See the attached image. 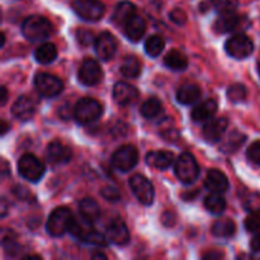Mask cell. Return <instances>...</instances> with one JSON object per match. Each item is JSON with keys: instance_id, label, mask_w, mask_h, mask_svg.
Returning <instances> with one entry per match:
<instances>
[{"instance_id": "obj_13", "label": "cell", "mask_w": 260, "mask_h": 260, "mask_svg": "<svg viewBox=\"0 0 260 260\" xmlns=\"http://www.w3.org/2000/svg\"><path fill=\"white\" fill-rule=\"evenodd\" d=\"M95 51L102 60H111L117 51L116 37L109 32H102L95 40Z\"/></svg>"}, {"instance_id": "obj_10", "label": "cell", "mask_w": 260, "mask_h": 260, "mask_svg": "<svg viewBox=\"0 0 260 260\" xmlns=\"http://www.w3.org/2000/svg\"><path fill=\"white\" fill-rule=\"evenodd\" d=\"M73 8L79 17L89 22L99 20L104 14V5L99 0H74Z\"/></svg>"}, {"instance_id": "obj_44", "label": "cell", "mask_w": 260, "mask_h": 260, "mask_svg": "<svg viewBox=\"0 0 260 260\" xmlns=\"http://www.w3.org/2000/svg\"><path fill=\"white\" fill-rule=\"evenodd\" d=\"M161 221H162V223H164V225H167V226L174 225V222H175V221H174V216H173V213L169 212V211H167V212H165L164 215H162Z\"/></svg>"}, {"instance_id": "obj_1", "label": "cell", "mask_w": 260, "mask_h": 260, "mask_svg": "<svg viewBox=\"0 0 260 260\" xmlns=\"http://www.w3.org/2000/svg\"><path fill=\"white\" fill-rule=\"evenodd\" d=\"M52 30V24L42 15H30L25 18L22 25V33L30 42L46 40Z\"/></svg>"}, {"instance_id": "obj_38", "label": "cell", "mask_w": 260, "mask_h": 260, "mask_svg": "<svg viewBox=\"0 0 260 260\" xmlns=\"http://www.w3.org/2000/svg\"><path fill=\"white\" fill-rule=\"evenodd\" d=\"M101 196L108 202H118L121 194H119L118 189H116L114 187H104L102 188Z\"/></svg>"}, {"instance_id": "obj_8", "label": "cell", "mask_w": 260, "mask_h": 260, "mask_svg": "<svg viewBox=\"0 0 260 260\" xmlns=\"http://www.w3.org/2000/svg\"><path fill=\"white\" fill-rule=\"evenodd\" d=\"M35 86L38 93L46 98H53L57 96L62 91V81L55 75L47 73H40L35 78Z\"/></svg>"}, {"instance_id": "obj_46", "label": "cell", "mask_w": 260, "mask_h": 260, "mask_svg": "<svg viewBox=\"0 0 260 260\" xmlns=\"http://www.w3.org/2000/svg\"><path fill=\"white\" fill-rule=\"evenodd\" d=\"M14 194L18 196V198H20V200H24L25 196H28L29 193H28L27 188L18 187V185H17V187H15V189H14Z\"/></svg>"}, {"instance_id": "obj_33", "label": "cell", "mask_w": 260, "mask_h": 260, "mask_svg": "<svg viewBox=\"0 0 260 260\" xmlns=\"http://www.w3.org/2000/svg\"><path fill=\"white\" fill-rule=\"evenodd\" d=\"M165 47V41L164 38L160 37V36H151L146 40L145 42V51L149 56L151 57H157L160 53L162 52Z\"/></svg>"}, {"instance_id": "obj_35", "label": "cell", "mask_w": 260, "mask_h": 260, "mask_svg": "<svg viewBox=\"0 0 260 260\" xmlns=\"http://www.w3.org/2000/svg\"><path fill=\"white\" fill-rule=\"evenodd\" d=\"M228 98L234 103H240L246 99V88L243 84H234L228 89Z\"/></svg>"}, {"instance_id": "obj_36", "label": "cell", "mask_w": 260, "mask_h": 260, "mask_svg": "<svg viewBox=\"0 0 260 260\" xmlns=\"http://www.w3.org/2000/svg\"><path fill=\"white\" fill-rule=\"evenodd\" d=\"M212 4L217 12L229 13L238 8L239 0H212Z\"/></svg>"}, {"instance_id": "obj_21", "label": "cell", "mask_w": 260, "mask_h": 260, "mask_svg": "<svg viewBox=\"0 0 260 260\" xmlns=\"http://www.w3.org/2000/svg\"><path fill=\"white\" fill-rule=\"evenodd\" d=\"M124 35L127 36L129 41L132 42H137V41L141 40L145 35V30H146V23L142 19V17L135 14L128 22L124 24Z\"/></svg>"}, {"instance_id": "obj_45", "label": "cell", "mask_w": 260, "mask_h": 260, "mask_svg": "<svg viewBox=\"0 0 260 260\" xmlns=\"http://www.w3.org/2000/svg\"><path fill=\"white\" fill-rule=\"evenodd\" d=\"M250 248L254 253H260V234L254 236L253 240L250 241Z\"/></svg>"}, {"instance_id": "obj_26", "label": "cell", "mask_w": 260, "mask_h": 260, "mask_svg": "<svg viewBox=\"0 0 260 260\" xmlns=\"http://www.w3.org/2000/svg\"><path fill=\"white\" fill-rule=\"evenodd\" d=\"M35 57L37 60V62L43 63V65H47V63L53 62L57 57V48L53 43L46 42L42 43L40 47H37L35 52Z\"/></svg>"}, {"instance_id": "obj_9", "label": "cell", "mask_w": 260, "mask_h": 260, "mask_svg": "<svg viewBox=\"0 0 260 260\" xmlns=\"http://www.w3.org/2000/svg\"><path fill=\"white\" fill-rule=\"evenodd\" d=\"M139 161V152L131 145H123L112 155V164L121 172H128Z\"/></svg>"}, {"instance_id": "obj_27", "label": "cell", "mask_w": 260, "mask_h": 260, "mask_svg": "<svg viewBox=\"0 0 260 260\" xmlns=\"http://www.w3.org/2000/svg\"><path fill=\"white\" fill-rule=\"evenodd\" d=\"M164 63L167 68H169L170 70L180 71L184 70L188 66V60L185 57V55H183L180 51L178 50H172L170 52H168L164 57Z\"/></svg>"}, {"instance_id": "obj_52", "label": "cell", "mask_w": 260, "mask_h": 260, "mask_svg": "<svg viewBox=\"0 0 260 260\" xmlns=\"http://www.w3.org/2000/svg\"><path fill=\"white\" fill-rule=\"evenodd\" d=\"M24 259H41V256H38V255H27V256H24Z\"/></svg>"}, {"instance_id": "obj_28", "label": "cell", "mask_w": 260, "mask_h": 260, "mask_svg": "<svg viewBox=\"0 0 260 260\" xmlns=\"http://www.w3.org/2000/svg\"><path fill=\"white\" fill-rule=\"evenodd\" d=\"M236 226L230 218L217 220L212 226V234L217 238H231L235 234Z\"/></svg>"}, {"instance_id": "obj_15", "label": "cell", "mask_w": 260, "mask_h": 260, "mask_svg": "<svg viewBox=\"0 0 260 260\" xmlns=\"http://www.w3.org/2000/svg\"><path fill=\"white\" fill-rule=\"evenodd\" d=\"M36 102L27 95H22L13 103L12 114L20 121H28L36 113Z\"/></svg>"}, {"instance_id": "obj_16", "label": "cell", "mask_w": 260, "mask_h": 260, "mask_svg": "<svg viewBox=\"0 0 260 260\" xmlns=\"http://www.w3.org/2000/svg\"><path fill=\"white\" fill-rule=\"evenodd\" d=\"M107 239L116 245H126L129 241V231L124 222L121 220H114L107 226Z\"/></svg>"}, {"instance_id": "obj_47", "label": "cell", "mask_w": 260, "mask_h": 260, "mask_svg": "<svg viewBox=\"0 0 260 260\" xmlns=\"http://www.w3.org/2000/svg\"><path fill=\"white\" fill-rule=\"evenodd\" d=\"M222 256H223L222 253L215 250V251H210V253L205 254V255H203V258H205V259H221Z\"/></svg>"}, {"instance_id": "obj_49", "label": "cell", "mask_w": 260, "mask_h": 260, "mask_svg": "<svg viewBox=\"0 0 260 260\" xmlns=\"http://www.w3.org/2000/svg\"><path fill=\"white\" fill-rule=\"evenodd\" d=\"M91 258L93 259H107V256L104 255L103 253H101V251H95V253L91 255Z\"/></svg>"}, {"instance_id": "obj_24", "label": "cell", "mask_w": 260, "mask_h": 260, "mask_svg": "<svg viewBox=\"0 0 260 260\" xmlns=\"http://www.w3.org/2000/svg\"><path fill=\"white\" fill-rule=\"evenodd\" d=\"M136 14V8L132 3L129 2H122L116 7L113 13V22L116 23L118 27H122L131 19L134 15Z\"/></svg>"}, {"instance_id": "obj_22", "label": "cell", "mask_w": 260, "mask_h": 260, "mask_svg": "<svg viewBox=\"0 0 260 260\" xmlns=\"http://www.w3.org/2000/svg\"><path fill=\"white\" fill-rule=\"evenodd\" d=\"M146 162L152 168H156L159 170H167L174 162V154L170 151H151L147 154Z\"/></svg>"}, {"instance_id": "obj_7", "label": "cell", "mask_w": 260, "mask_h": 260, "mask_svg": "<svg viewBox=\"0 0 260 260\" xmlns=\"http://www.w3.org/2000/svg\"><path fill=\"white\" fill-rule=\"evenodd\" d=\"M129 187H131V190L135 194V197H136L142 205H152L155 197V190L147 178H145L144 175L140 174L132 175L131 179H129Z\"/></svg>"}, {"instance_id": "obj_20", "label": "cell", "mask_w": 260, "mask_h": 260, "mask_svg": "<svg viewBox=\"0 0 260 260\" xmlns=\"http://www.w3.org/2000/svg\"><path fill=\"white\" fill-rule=\"evenodd\" d=\"M217 102L215 99H207L203 103L198 104L192 111V119L194 122H207L212 119L217 112Z\"/></svg>"}, {"instance_id": "obj_25", "label": "cell", "mask_w": 260, "mask_h": 260, "mask_svg": "<svg viewBox=\"0 0 260 260\" xmlns=\"http://www.w3.org/2000/svg\"><path fill=\"white\" fill-rule=\"evenodd\" d=\"M201 98V89L196 84H184L180 86L177 91V99L180 104H189L196 103Z\"/></svg>"}, {"instance_id": "obj_5", "label": "cell", "mask_w": 260, "mask_h": 260, "mask_svg": "<svg viewBox=\"0 0 260 260\" xmlns=\"http://www.w3.org/2000/svg\"><path fill=\"white\" fill-rule=\"evenodd\" d=\"M18 172L28 182H38L45 174V165L32 154H24L18 161Z\"/></svg>"}, {"instance_id": "obj_4", "label": "cell", "mask_w": 260, "mask_h": 260, "mask_svg": "<svg viewBox=\"0 0 260 260\" xmlns=\"http://www.w3.org/2000/svg\"><path fill=\"white\" fill-rule=\"evenodd\" d=\"M74 216L66 207H58L50 215L47 221V233L53 238H60L70 229Z\"/></svg>"}, {"instance_id": "obj_41", "label": "cell", "mask_w": 260, "mask_h": 260, "mask_svg": "<svg viewBox=\"0 0 260 260\" xmlns=\"http://www.w3.org/2000/svg\"><path fill=\"white\" fill-rule=\"evenodd\" d=\"M170 19L175 23V24H184L187 22V15L183 12L182 9H174L173 12H170Z\"/></svg>"}, {"instance_id": "obj_14", "label": "cell", "mask_w": 260, "mask_h": 260, "mask_svg": "<svg viewBox=\"0 0 260 260\" xmlns=\"http://www.w3.org/2000/svg\"><path fill=\"white\" fill-rule=\"evenodd\" d=\"M71 149L60 141L51 142L46 150V157L51 164L61 165L71 160Z\"/></svg>"}, {"instance_id": "obj_32", "label": "cell", "mask_w": 260, "mask_h": 260, "mask_svg": "<svg viewBox=\"0 0 260 260\" xmlns=\"http://www.w3.org/2000/svg\"><path fill=\"white\" fill-rule=\"evenodd\" d=\"M162 111L161 102L157 98H150L147 99L146 102H144L140 108V112H141L142 116L147 119L155 118V117L159 116Z\"/></svg>"}, {"instance_id": "obj_3", "label": "cell", "mask_w": 260, "mask_h": 260, "mask_svg": "<svg viewBox=\"0 0 260 260\" xmlns=\"http://www.w3.org/2000/svg\"><path fill=\"white\" fill-rule=\"evenodd\" d=\"M175 175L183 184H192L200 175V167L194 156L188 152L180 155L175 161Z\"/></svg>"}, {"instance_id": "obj_23", "label": "cell", "mask_w": 260, "mask_h": 260, "mask_svg": "<svg viewBox=\"0 0 260 260\" xmlns=\"http://www.w3.org/2000/svg\"><path fill=\"white\" fill-rule=\"evenodd\" d=\"M79 212H80L83 220L91 225L98 221L99 216H101V208L93 198H84L79 205Z\"/></svg>"}, {"instance_id": "obj_11", "label": "cell", "mask_w": 260, "mask_h": 260, "mask_svg": "<svg viewBox=\"0 0 260 260\" xmlns=\"http://www.w3.org/2000/svg\"><path fill=\"white\" fill-rule=\"evenodd\" d=\"M78 75L81 84L86 86H93L101 83L102 78H103V71H102L101 65L95 60L86 58L81 63Z\"/></svg>"}, {"instance_id": "obj_43", "label": "cell", "mask_w": 260, "mask_h": 260, "mask_svg": "<svg viewBox=\"0 0 260 260\" xmlns=\"http://www.w3.org/2000/svg\"><path fill=\"white\" fill-rule=\"evenodd\" d=\"M161 136H164L165 140H168V141L173 142L178 139L179 134H178V131L175 128H169L168 131L161 132Z\"/></svg>"}, {"instance_id": "obj_6", "label": "cell", "mask_w": 260, "mask_h": 260, "mask_svg": "<svg viewBox=\"0 0 260 260\" xmlns=\"http://www.w3.org/2000/svg\"><path fill=\"white\" fill-rule=\"evenodd\" d=\"M226 52L234 58L243 60V58L249 57L253 53L254 45L250 38L244 33H238L226 41Z\"/></svg>"}, {"instance_id": "obj_53", "label": "cell", "mask_w": 260, "mask_h": 260, "mask_svg": "<svg viewBox=\"0 0 260 260\" xmlns=\"http://www.w3.org/2000/svg\"><path fill=\"white\" fill-rule=\"evenodd\" d=\"M5 200L2 201V210H3V216H5Z\"/></svg>"}, {"instance_id": "obj_19", "label": "cell", "mask_w": 260, "mask_h": 260, "mask_svg": "<svg viewBox=\"0 0 260 260\" xmlns=\"http://www.w3.org/2000/svg\"><path fill=\"white\" fill-rule=\"evenodd\" d=\"M205 187L211 193H223L229 189V180L222 172L212 169L206 175Z\"/></svg>"}, {"instance_id": "obj_31", "label": "cell", "mask_w": 260, "mask_h": 260, "mask_svg": "<svg viewBox=\"0 0 260 260\" xmlns=\"http://www.w3.org/2000/svg\"><path fill=\"white\" fill-rule=\"evenodd\" d=\"M245 140V135H243L239 131H233L229 135L228 139H226L225 144L222 145V151L226 152V154H233V152L238 151V150L244 145Z\"/></svg>"}, {"instance_id": "obj_39", "label": "cell", "mask_w": 260, "mask_h": 260, "mask_svg": "<svg viewBox=\"0 0 260 260\" xmlns=\"http://www.w3.org/2000/svg\"><path fill=\"white\" fill-rule=\"evenodd\" d=\"M248 157L251 162L260 165V140L253 142L248 149Z\"/></svg>"}, {"instance_id": "obj_2", "label": "cell", "mask_w": 260, "mask_h": 260, "mask_svg": "<svg viewBox=\"0 0 260 260\" xmlns=\"http://www.w3.org/2000/svg\"><path fill=\"white\" fill-rule=\"evenodd\" d=\"M103 113V107L93 98H83L74 107V117L80 124H90L99 119Z\"/></svg>"}, {"instance_id": "obj_17", "label": "cell", "mask_w": 260, "mask_h": 260, "mask_svg": "<svg viewBox=\"0 0 260 260\" xmlns=\"http://www.w3.org/2000/svg\"><path fill=\"white\" fill-rule=\"evenodd\" d=\"M113 98L119 106H129L139 98V91L127 83H117L113 88Z\"/></svg>"}, {"instance_id": "obj_55", "label": "cell", "mask_w": 260, "mask_h": 260, "mask_svg": "<svg viewBox=\"0 0 260 260\" xmlns=\"http://www.w3.org/2000/svg\"><path fill=\"white\" fill-rule=\"evenodd\" d=\"M259 75H260V63H259Z\"/></svg>"}, {"instance_id": "obj_12", "label": "cell", "mask_w": 260, "mask_h": 260, "mask_svg": "<svg viewBox=\"0 0 260 260\" xmlns=\"http://www.w3.org/2000/svg\"><path fill=\"white\" fill-rule=\"evenodd\" d=\"M229 127V121L225 117H220V118H213L207 121L205 128H203V136L205 140L210 144H216L222 140L223 135H225L226 129Z\"/></svg>"}, {"instance_id": "obj_29", "label": "cell", "mask_w": 260, "mask_h": 260, "mask_svg": "<svg viewBox=\"0 0 260 260\" xmlns=\"http://www.w3.org/2000/svg\"><path fill=\"white\" fill-rule=\"evenodd\" d=\"M206 210L213 215H221L226 208V200L221 193H211L205 200Z\"/></svg>"}, {"instance_id": "obj_18", "label": "cell", "mask_w": 260, "mask_h": 260, "mask_svg": "<svg viewBox=\"0 0 260 260\" xmlns=\"http://www.w3.org/2000/svg\"><path fill=\"white\" fill-rule=\"evenodd\" d=\"M240 25H243V18L234 12H229L221 13V15L213 24V28L217 33H228L238 29L240 28Z\"/></svg>"}, {"instance_id": "obj_40", "label": "cell", "mask_w": 260, "mask_h": 260, "mask_svg": "<svg viewBox=\"0 0 260 260\" xmlns=\"http://www.w3.org/2000/svg\"><path fill=\"white\" fill-rule=\"evenodd\" d=\"M76 38L83 46H89L94 42V33L89 29H79L76 32Z\"/></svg>"}, {"instance_id": "obj_42", "label": "cell", "mask_w": 260, "mask_h": 260, "mask_svg": "<svg viewBox=\"0 0 260 260\" xmlns=\"http://www.w3.org/2000/svg\"><path fill=\"white\" fill-rule=\"evenodd\" d=\"M71 113H74V111L71 112V107L70 106H68V104L60 106V109H58V114H60L61 118H63V119L71 118Z\"/></svg>"}, {"instance_id": "obj_34", "label": "cell", "mask_w": 260, "mask_h": 260, "mask_svg": "<svg viewBox=\"0 0 260 260\" xmlns=\"http://www.w3.org/2000/svg\"><path fill=\"white\" fill-rule=\"evenodd\" d=\"M3 248L5 253L9 254L10 256L17 255L20 246L17 241V235L13 231H4L3 233Z\"/></svg>"}, {"instance_id": "obj_51", "label": "cell", "mask_w": 260, "mask_h": 260, "mask_svg": "<svg viewBox=\"0 0 260 260\" xmlns=\"http://www.w3.org/2000/svg\"><path fill=\"white\" fill-rule=\"evenodd\" d=\"M8 129H9V126H8V124H7V122L3 121L2 122V135H3V136H4V135L7 134Z\"/></svg>"}, {"instance_id": "obj_30", "label": "cell", "mask_w": 260, "mask_h": 260, "mask_svg": "<svg viewBox=\"0 0 260 260\" xmlns=\"http://www.w3.org/2000/svg\"><path fill=\"white\" fill-rule=\"evenodd\" d=\"M121 73L128 79H136L141 74V63L136 56H127L121 65Z\"/></svg>"}, {"instance_id": "obj_37", "label": "cell", "mask_w": 260, "mask_h": 260, "mask_svg": "<svg viewBox=\"0 0 260 260\" xmlns=\"http://www.w3.org/2000/svg\"><path fill=\"white\" fill-rule=\"evenodd\" d=\"M245 229L250 234H260V213H251L246 217Z\"/></svg>"}, {"instance_id": "obj_54", "label": "cell", "mask_w": 260, "mask_h": 260, "mask_svg": "<svg viewBox=\"0 0 260 260\" xmlns=\"http://www.w3.org/2000/svg\"><path fill=\"white\" fill-rule=\"evenodd\" d=\"M5 45V33H2V47H4Z\"/></svg>"}, {"instance_id": "obj_50", "label": "cell", "mask_w": 260, "mask_h": 260, "mask_svg": "<svg viewBox=\"0 0 260 260\" xmlns=\"http://www.w3.org/2000/svg\"><path fill=\"white\" fill-rule=\"evenodd\" d=\"M8 172H9V170H8V162L5 161V160H3V178L7 177Z\"/></svg>"}, {"instance_id": "obj_48", "label": "cell", "mask_w": 260, "mask_h": 260, "mask_svg": "<svg viewBox=\"0 0 260 260\" xmlns=\"http://www.w3.org/2000/svg\"><path fill=\"white\" fill-rule=\"evenodd\" d=\"M0 98H2V106H4L8 101V90L5 86L0 88Z\"/></svg>"}]
</instances>
